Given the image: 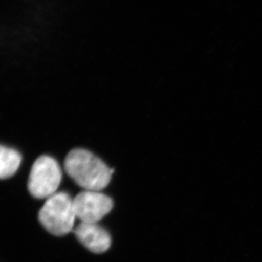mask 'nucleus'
Masks as SVG:
<instances>
[{"label":"nucleus","mask_w":262,"mask_h":262,"mask_svg":"<svg viewBox=\"0 0 262 262\" xmlns=\"http://www.w3.org/2000/svg\"><path fill=\"white\" fill-rule=\"evenodd\" d=\"M69 177L85 190L100 192L107 187L113 174L102 160L83 149H72L64 160Z\"/></svg>","instance_id":"nucleus-1"},{"label":"nucleus","mask_w":262,"mask_h":262,"mask_svg":"<svg viewBox=\"0 0 262 262\" xmlns=\"http://www.w3.org/2000/svg\"><path fill=\"white\" fill-rule=\"evenodd\" d=\"M38 217L41 225L53 235L70 233L76 219L73 199L67 192H56L48 198Z\"/></svg>","instance_id":"nucleus-2"},{"label":"nucleus","mask_w":262,"mask_h":262,"mask_svg":"<svg viewBox=\"0 0 262 262\" xmlns=\"http://www.w3.org/2000/svg\"><path fill=\"white\" fill-rule=\"evenodd\" d=\"M61 179V168L56 160L48 155H42L35 160L31 169L29 192L34 198L48 199L56 194Z\"/></svg>","instance_id":"nucleus-3"},{"label":"nucleus","mask_w":262,"mask_h":262,"mask_svg":"<svg viewBox=\"0 0 262 262\" xmlns=\"http://www.w3.org/2000/svg\"><path fill=\"white\" fill-rule=\"evenodd\" d=\"M76 218L84 223H97L113 209L112 198L98 191L84 190L73 199Z\"/></svg>","instance_id":"nucleus-4"},{"label":"nucleus","mask_w":262,"mask_h":262,"mask_svg":"<svg viewBox=\"0 0 262 262\" xmlns=\"http://www.w3.org/2000/svg\"><path fill=\"white\" fill-rule=\"evenodd\" d=\"M76 237L84 247L95 253L106 252L111 246V237L97 223L81 222L74 230Z\"/></svg>","instance_id":"nucleus-5"},{"label":"nucleus","mask_w":262,"mask_h":262,"mask_svg":"<svg viewBox=\"0 0 262 262\" xmlns=\"http://www.w3.org/2000/svg\"><path fill=\"white\" fill-rule=\"evenodd\" d=\"M22 161L21 155L12 148L1 146L0 149V177L6 179L13 177Z\"/></svg>","instance_id":"nucleus-6"}]
</instances>
